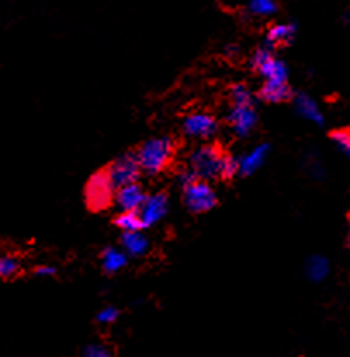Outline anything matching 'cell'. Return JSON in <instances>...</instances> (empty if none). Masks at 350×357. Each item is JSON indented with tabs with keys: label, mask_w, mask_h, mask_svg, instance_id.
Wrapping results in <instances>:
<instances>
[{
	"label": "cell",
	"mask_w": 350,
	"mask_h": 357,
	"mask_svg": "<svg viewBox=\"0 0 350 357\" xmlns=\"http://www.w3.org/2000/svg\"><path fill=\"white\" fill-rule=\"evenodd\" d=\"M175 151H177V142L172 137L158 135V137H151L142 142L141 148L135 153V158L142 174L158 176L165 172L174 162Z\"/></svg>",
	"instance_id": "1"
},
{
	"label": "cell",
	"mask_w": 350,
	"mask_h": 357,
	"mask_svg": "<svg viewBox=\"0 0 350 357\" xmlns=\"http://www.w3.org/2000/svg\"><path fill=\"white\" fill-rule=\"evenodd\" d=\"M226 151L217 144H201L196 146L188 156V169L192 176L203 181H213L220 178V167Z\"/></svg>",
	"instance_id": "2"
},
{
	"label": "cell",
	"mask_w": 350,
	"mask_h": 357,
	"mask_svg": "<svg viewBox=\"0 0 350 357\" xmlns=\"http://www.w3.org/2000/svg\"><path fill=\"white\" fill-rule=\"evenodd\" d=\"M182 198H184L185 208L191 213L210 212L215 208L219 202L215 188L203 178H192L191 182L182 185Z\"/></svg>",
	"instance_id": "3"
},
{
	"label": "cell",
	"mask_w": 350,
	"mask_h": 357,
	"mask_svg": "<svg viewBox=\"0 0 350 357\" xmlns=\"http://www.w3.org/2000/svg\"><path fill=\"white\" fill-rule=\"evenodd\" d=\"M116 188L105 170L96 172L85 184V202L91 210H106L113 205Z\"/></svg>",
	"instance_id": "4"
},
{
	"label": "cell",
	"mask_w": 350,
	"mask_h": 357,
	"mask_svg": "<svg viewBox=\"0 0 350 357\" xmlns=\"http://www.w3.org/2000/svg\"><path fill=\"white\" fill-rule=\"evenodd\" d=\"M252 68L264 80H288V77H290L288 64L277 58L273 49L267 47V45L253 52Z\"/></svg>",
	"instance_id": "5"
},
{
	"label": "cell",
	"mask_w": 350,
	"mask_h": 357,
	"mask_svg": "<svg viewBox=\"0 0 350 357\" xmlns=\"http://www.w3.org/2000/svg\"><path fill=\"white\" fill-rule=\"evenodd\" d=\"M182 132L192 141H210L219 132V120L206 112H192L182 121Z\"/></svg>",
	"instance_id": "6"
},
{
	"label": "cell",
	"mask_w": 350,
	"mask_h": 357,
	"mask_svg": "<svg viewBox=\"0 0 350 357\" xmlns=\"http://www.w3.org/2000/svg\"><path fill=\"white\" fill-rule=\"evenodd\" d=\"M169 206H170V199L169 195L163 191L158 192H151V195H146L144 202L142 205L139 206L137 215L141 219L142 229L146 227H153L156 224L162 222L163 219L169 213Z\"/></svg>",
	"instance_id": "7"
},
{
	"label": "cell",
	"mask_w": 350,
	"mask_h": 357,
	"mask_svg": "<svg viewBox=\"0 0 350 357\" xmlns=\"http://www.w3.org/2000/svg\"><path fill=\"white\" fill-rule=\"evenodd\" d=\"M257 123H259V113H257L255 102L231 105L229 113H227V125H229L236 137H248L255 130Z\"/></svg>",
	"instance_id": "8"
},
{
	"label": "cell",
	"mask_w": 350,
	"mask_h": 357,
	"mask_svg": "<svg viewBox=\"0 0 350 357\" xmlns=\"http://www.w3.org/2000/svg\"><path fill=\"white\" fill-rule=\"evenodd\" d=\"M105 172L112 178L115 188L130 184V182H139V177L142 174L137 158H135V153H125V155L118 156Z\"/></svg>",
	"instance_id": "9"
},
{
	"label": "cell",
	"mask_w": 350,
	"mask_h": 357,
	"mask_svg": "<svg viewBox=\"0 0 350 357\" xmlns=\"http://www.w3.org/2000/svg\"><path fill=\"white\" fill-rule=\"evenodd\" d=\"M271 153V146L262 142V144H257L253 148H250L248 151L243 153L241 156H236L238 158V176H253L259 169H262L264 163L267 162Z\"/></svg>",
	"instance_id": "10"
},
{
	"label": "cell",
	"mask_w": 350,
	"mask_h": 357,
	"mask_svg": "<svg viewBox=\"0 0 350 357\" xmlns=\"http://www.w3.org/2000/svg\"><path fill=\"white\" fill-rule=\"evenodd\" d=\"M144 198L146 191L142 189V185L139 182H130V184L116 188L113 203H116L120 212H137L139 206L144 202Z\"/></svg>",
	"instance_id": "11"
},
{
	"label": "cell",
	"mask_w": 350,
	"mask_h": 357,
	"mask_svg": "<svg viewBox=\"0 0 350 357\" xmlns=\"http://www.w3.org/2000/svg\"><path fill=\"white\" fill-rule=\"evenodd\" d=\"M293 101V109L296 112V115L302 116L303 120L310 121L314 125H323L324 123V113L321 112L319 105L316 102V99L310 98L305 92H300V94L291 96Z\"/></svg>",
	"instance_id": "12"
},
{
	"label": "cell",
	"mask_w": 350,
	"mask_h": 357,
	"mask_svg": "<svg viewBox=\"0 0 350 357\" xmlns=\"http://www.w3.org/2000/svg\"><path fill=\"white\" fill-rule=\"evenodd\" d=\"M293 96L288 80H264L262 87L259 91V98L262 101L277 105V102L290 101Z\"/></svg>",
	"instance_id": "13"
},
{
	"label": "cell",
	"mask_w": 350,
	"mask_h": 357,
	"mask_svg": "<svg viewBox=\"0 0 350 357\" xmlns=\"http://www.w3.org/2000/svg\"><path fill=\"white\" fill-rule=\"evenodd\" d=\"M121 250L128 257H142L149 250V239L142 233V229L130 231V233H121Z\"/></svg>",
	"instance_id": "14"
},
{
	"label": "cell",
	"mask_w": 350,
	"mask_h": 357,
	"mask_svg": "<svg viewBox=\"0 0 350 357\" xmlns=\"http://www.w3.org/2000/svg\"><path fill=\"white\" fill-rule=\"evenodd\" d=\"M296 35V26L293 23H277L269 28L266 37L267 47H283V45L291 44Z\"/></svg>",
	"instance_id": "15"
},
{
	"label": "cell",
	"mask_w": 350,
	"mask_h": 357,
	"mask_svg": "<svg viewBox=\"0 0 350 357\" xmlns=\"http://www.w3.org/2000/svg\"><path fill=\"white\" fill-rule=\"evenodd\" d=\"M128 255L121 248H115V246H108L102 250L101 253V266L106 274H116L127 266Z\"/></svg>",
	"instance_id": "16"
},
{
	"label": "cell",
	"mask_w": 350,
	"mask_h": 357,
	"mask_svg": "<svg viewBox=\"0 0 350 357\" xmlns=\"http://www.w3.org/2000/svg\"><path fill=\"white\" fill-rule=\"evenodd\" d=\"M330 260L323 255H312L305 264V274L312 283H321L330 274Z\"/></svg>",
	"instance_id": "17"
},
{
	"label": "cell",
	"mask_w": 350,
	"mask_h": 357,
	"mask_svg": "<svg viewBox=\"0 0 350 357\" xmlns=\"http://www.w3.org/2000/svg\"><path fill=\"white\" fill-rule=\"evenodd\" d=\"M246 9L252 16L271 17L277 13V3L276 0H248Z\"/></svg>",
	"instance_id": "18"
},
{
	"label": "cell",
	"mask_w": 350,
	"mask_h": 357,
	"mask_svg": "<svg viewBox=\"0 0 350 357\" xmlns=\"http://www.w3.org/2000/svg\"><path fill=\"white\" fill-rule=\"evenodd\" d=\"M115 224L121 233H130V231L142 229V224L137 212H120L116 215Z\"/></svg>",
	"instance_id": "19"
},
{
	"label": "cell",
	"mask_w": 350,
	"mask_h": 357,
	"mask_svg": "<svg viewBox=\"0 0 350 357\" xmlns=\"http://www.w3.org/2000/svg\"><path fill=\"white\" fill-rule=\"evenodd\" d=\"M229 99L231 105H248V102H255L253 92L245 84H234L229 91Z\"/></svg>",
	"instance_id": "20"
},
{
	"label": "cell",
	"mask_w": 350,
	"mask_h": 357,
	"mask_svg": "<svg viewBox=\"0 0 350 357\" xmlns=\"http://www.w3.org/2000/svg\"><path fill=\"white\" fill-rule=\"evenodd\" d=\"M21 271V262L16 257L0 255V280L14 278Z\"/></svg>",
	"instance_id": "21"
},
{
	"label": "cell",
	"mask_w": 350,
	"mask_h": 357,
	"mask_svg": "<svg viewBox=\"0 0 350 357\" xmlns=\"http://www.w3.org/2000/svg\"><path fill=\"white\" fill-rule=\"evenodd\" d=\"M331 142L337 146L338 151H342L344 155L350 153V132L349 128H337V130L331 132Z\"/></svg>",
	"instance_id": "22"
},
{
	"label": "cell",
	"mask_w": 350,
	"mask_h": 357,
	"mask_svg": "<svg viewBox=\"0 0 350 357\" xmlns=\"http://www.w3.org/2000/svg\"><path fill=\"white\" fill-rule=\"evenodd\" d=\"M238 176V158L231 153H226L222 160V167H220V178L222 181H229Z\"/></svg>",
	"instance_id": "23"
},
{
	"label": "cell",
	"mask_w": 350,
	"mask_h": 357,
	"mask_svg": "<svg viewBox=\"0 0 350 357\" xmlns=\"http://www.w3.org/2000/svg\"><path fill=\"white\" fill-rule=\"evenodd\" d=\"M118 317H120V310L115 305H106L98 312V323L113 324Z\"/></svg>",
	"instance_id": "24"
},
{
	"label": "cell",
	"mask_w": 350,
	"mask_h": 357,
	"mask_svg": "<svg viewBox=\"0 0 350 357\" xmlns=\"http://www.w3.org/2000/svg\"><path fill=\"white\" fill-rule=\"evenodd\" d=\"M82 357H113L112 351L102 344H91L84 349Z\"/></svg>",
	"instance_id": "25"
},
{
	"label": "cell",
	"mask_w": 350,
	"mask_h": 357,
	"mask_svg": "<svg viewBox=\"0 0 350 357\" xmlns=\"http://www.w3.org/2000/svg\"><path fill=\"white\" fill-rule=\"evenodd\" d=\"M35 274L38 278H52L56 276V267L54 266H38L35 269Z\"/></svg>",
	"instance_id": "26"
}]
</instances>
